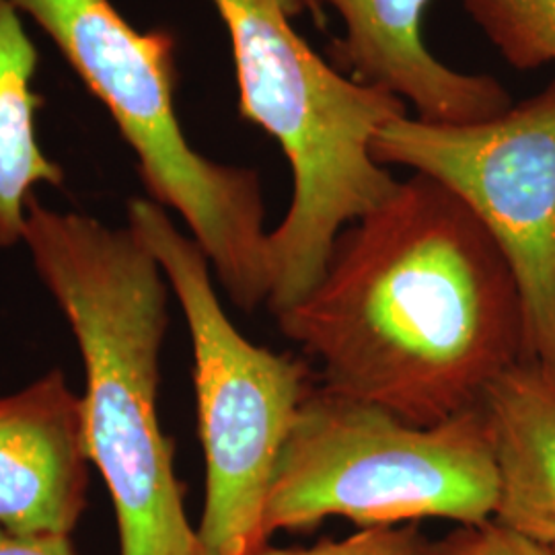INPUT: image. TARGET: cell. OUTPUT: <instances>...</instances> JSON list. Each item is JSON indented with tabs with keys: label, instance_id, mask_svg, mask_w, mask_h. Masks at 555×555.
I'll return each mask as SVG.
<instances>
[{
	"label": "cell",
	"instance_id": "cell-1",
	"mask_svg": "<svg viewBox=\"0 0 555 555\" xmlns=\"http://www.w3.org/2000/svg\"><path fill=\"white\" fill-rule=\"evenodd\" d=\"M321 387L435 426L525 360L515 272L469 206L414 173L336 238L318 286L276 315Z\"/></svg>",
	"mask_w": 555,
	"mask_h": 555
},
{
	"label": "cell",
	"instance_id": "cell-2",
	"mask_svg": "<svg viewBox=\"0 0 555 555\" xmlns=\"http://www.w3.org/2000/svg\"><path fill=\"white\" fill-rule=\"evenodd\" d=\"M23 243L79 341L85 438L118 516L119 555H206L157 410L169 282L126 229L31 196Z\"/></svg>",
	"mask_w": 555,
	"mask_h": 555
},
{
	"label": "cell",
	"instance_id": "cell-3",
	"mask_svg": "<svg viewBox=\"0 0 555 555\" xmlns=\"http://www.w3.org/2000/svg\"><path fill=\"white\" fill-rule=\"evenodd\" d=\"M227 27L241 118L276 140L293 171V199L268 235L276 318L307 297L339 233L396 192L373 140L408 103L321 59L295 27L300 0H210Z\"/></svg>",
	"mask_w": 555,
	"mask_h": 555
},
{
	"label": "cell",
	"instance_id": "cell-4",
	"mask_svg": "<svg viewBox=\"0 0 555 555\" xmlns=\"http://www.w3.org/2000/svg\"><path fill=\"white\" fill-rule=\"evenodd\" d=\"M105 105L139 159L140 178L204 249L229 298L256 311L270 295L266 204L258 171L198 153L176 109V38L140 31L109 0H13Z\"/></svg>",
	"mask_w": 555,
	"mask_h": 555
},
{
	"label": "cell",
	"instance_id": "cell-5",
	"mask_svg": "<svg viewBox=\"0 0 555 555\" xmlns=\"http://www.w3.org/2000/svg\"><path fill=\"white\" fill-rule=\"evenodd\" d=\"M500 476L479 405L416 426L321 385L302 401L278 459L266 537L309 531L330 516L362 529L420 518L479 525L496 515Z\"/></svg>",
	"mask_w": 555,
	"mask_h": 555
},
{
	"label": "cell",
	"instance_id": "cell-6",
	"mask_svg": "<svg viewBox=\"0 0 555 555\" xmlns=\"http://www.w3.org/2000/svg\"><path fill=\"white\" fill-rule=\"evenodd\" d=\"M128 227L157 259L192 337L206 459L199 541L206 555L256 554L268 545L266 502L298 410L315 387L313 371L238 334L217 297L210 259L159 204L130 199Z\"/></svg>",
	"mask_w": 555,
	"mask_h": 555
},
{
	"label": "cell",
	"instance_id": "cell-7",
	"mask_svg": "<svg viewBox=\"0 0 555 555\" xmlns=\"http://www.w3.org/2000/svg\"><path fill=\"white\" fill-rule=\"evenodd\" d=\"M373 157L437 179L469 206L515 272L525 360L555 371V79L479 121L391 119Z\"/></svg>",
	"mask_w": 555,
	"mask_h": 555
},
{
	"label": "cell",
	"instance_id": "cell-8",
	"mask_svg": "<svg viewBox=\"0 0 555 555\" xmlns=\"http://www.w3.org/2000/svg\"><path fill=\"white\" fill-rule=\"evenodd\" d=\"M91 463L82 397L60 371L0 399V529L70 537L87 504Z\"/></svg>",
	"mask_w": 555,
	"mask_h": 555
},
{
	"label": "cell",
	"instance_id": "cell-9",
	"mask_svg": "<svg viewBox=\"0 0 555 555\" xmlns=\"http://www.w3.org/2000/svg\"><path fill=\"white\" fill-rule=\"evenodd\" d=\"M330 7L344 34L334 43L341 73L389 91L428 121L467 124L506 112L515 101L492 75L463 73L437 59L424 41L433 0H313Z\"/></svg>",
	"mask_w": 555,
	"mask_h": 555
},
{
	"label": "cell",
	"instance_id": "cell-10",
	"mask_svg": "<svg viewBox=\"0 0 555 555\" xmlns=\"http://www.w3.org/2000/svg\"><path fill=\"white\" fill-rule=\"evenodd\" d=\"M500 476L494 520L555 547V371L520 360L479 401Z\"/></svg>",
	"mask_w": 555,
	"mask_h": 555
},
{
	"label": "cell",
	"instance_id": "cell-11",
	"mask_svg": "<svg viewBox=\"0 0 555 555\" xmlns=\"http://www.w3.org/2000/svg\"><path fill=\"white\" fill-rule=\"evenodd\" d=\"M21 15L13 0H0V249L23 243L34 190L64 181L38 140V50Z\"/></svg>",
	"mask_w": 555,
	"mask_h": 555
},
{
	"label": "cell",
	"instance_id": "cell-12",
	"mask_svg": "<svg viewBox=\"0 0 555 555\" xmlns=\"http://www.w3.org/2000/svg\"><path fill=\"white\" fill-rule=\"evenodd\" d=\"M467 17L515 70L555 62V0H459Z\"/></svg>",
	"mask_w": 555,
	"mask_h": 555
},
{
	"label": "cell",
	"instance_id": "cell-13",
	"mask_svg": "<svg viewBox=\"0 0 555 555\" xmlns=\"http://www.w3.org/2000/svg\"><path fill=\"white\" fill-rule=\"evenodd\" d=\"M426 539L417 531L416 522L403 527L360 529L346 539H323L311 547H261L251 555H417Z\"/></svg>",
	"mask_w": 555,
	"mask_h": 555
},
{
	"label": "cell",
	"instance_id": "cell-14",
	"mask_svg": "<svg viewBox=\"0 0 555 555\" xmlns=\"http://www.w3.org/2000/svg\"><path fill=\"white\" fill-rule=\"evenodd\" d=\"M417 555H554V550L492 518L479 525H461L438 541H426Z\"/></svg>",
	"mask_w": 555,
	"mask_h": 555
},
{
	"label": "cell",
	"instance_id": "cell-15",
	"mask_svg": "<svg viewBox=\"0 0 555 555\" xmlns=\"http://www.w3.org/2000/svg\"><path fill=\"white\" fill-rule=\"evenodd\" d=\"M0 555H77L70 537H17L0 529Z\"/></svg>",
	"mask_w": 555,
	"mask_h": 555
},
{
	"label": "cell",
	"instance_id": "cell-16",
	"mask_svg": "<svg viewBox=\"0 0 555 555\" xmlns=\"http://www.w3.org/2000/svg\"><path fill=\"white\" fill-rule=\"evenodd\" d=\"M300 4H302L305 11H309L311 15H315V20H318L319 23H323V13H319L318 7L313 4V0H300Z\"/></svg>",
	"mask_w": 555,
	"mask_h": 555
},
{
	"label": "cell",
	"instance_id": "cell-17",
	"mask_svg": "<svg viewBox=\"0 0 555 555\" xmlns=\"http://www.w3.org/2000/svg\"><path fill=\"white\" fill-rule=\"evenodd\" d=\"M554 555H555V547H554Z\"/></svg>",
	"mask_w": 555,
	"mask_h": 555
}]
</instances>
